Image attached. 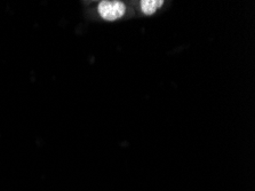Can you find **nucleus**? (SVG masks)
<instances>
[{"instance_id": "obj_2", "label": "nucleus", "mask_w": 255, "mask_h": 191, "mask_svg": "<svg viewBox=\"0 0 255 191\" xmlns=\"http://www.w3.org/2000/svg\"><path fill=\"white\" fill-rule=\"evenodd\" d=\"M164 1L163 0H142L140 2V6H141V10L143 11V14L144 15H152L156 13V11L161 8L164 5Z\"/></svg>"}, {"instance_id": "obj_1", "label": "nucleus", "mask_w": 255, "mask_h": 191, "mask_svg": "<svg viewBox=\"0 0 255 191\" xmlns=\"http://www.w3.org/2000/svg\"><path fill=\"white\" fill-rule=\"evenodd\" d=\"M98 11L103 19L113 22L124 16L126 6L123 1H118V0H104L99 3Z\"/></svg>"}]
</instances>
